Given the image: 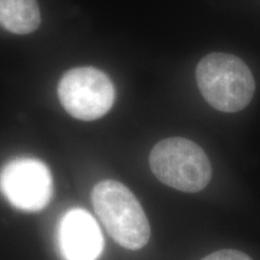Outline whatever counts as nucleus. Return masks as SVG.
I'll list each match as a JSON object with an SVG mask.
<instances>
[{
    "label": "nucleus",
    "mask_w": 260,
    "mask_h": 260,
    "mask_svg": "<svg viewBox=\"0 0 260 260\" xmlns=\"http://www.w3.org/2000/svg\"><path fill=\"white\" fill-rule=\"evenodd\" d=\"M93 207L109 235L130 251L144 248L151 226L141 204L128 187L113 180L99 182L92 191Z\"/></svg>",
    "instance_id": "nucleus-1"
},
{
    "label": "nucleus",
    "mask_w": 260,
    "mask_h": 260,
    "mask_svg": "<svg viewBox=\"0 0 260 260\" xmlns=\"http://www.w3.org/2000/svg\"><path fill=\"white\" fill-rule=\"evenodd\" d=\"M197 82L211 106L229 113L245 109L255 90L249 68L240 58L226 53L204 57L197 67Z\"/></svg>",
    "instance_id": "nucleus-2"
},
{
    "label": "nucleus",
    "mask_w": 260,
    "mask_h": 260,
    "mask_svg": "<svg viewBox=\"0 0 260 260\" xmlns=\"http://www.w3.org/2000/svg\"><path fill=\"white\" fill-rule=\"evenodd\" d=\"M149 165L161 183L186 193L203 190L212 176L204 149L183 138L159 141L149 154Z\"/></svg>",
    "instance_id": "nucleus-3"
},
{
    "label": "nucleus",
    "mask_w": 260,
    "mask_h": 260,
    "mask_svg": "<svg viewBox=\"0 0 260 260\" xmlns=\"http://www.w3.org/2000/svg\"><path fill=\"white\" fill-rule=\"evenodd\" d=\"M57 90L65 111L80 121L102 118L115 103L112 81L95 68L81 67L67 71Z\"/></svg>",
    "instance_id": "nucleus-4"
},
{
    "label": "nucleus",
    "mask_w": 260,
    "mask_h": 260,
    "mask_svg": "<svg viewBox=\"0 0 260 260\" xmlns=\"http://www.w3.org/2000/svg\"><path fill=\"white\" fill-rule=\"evenodd\" d=\"M0 191L16 209L40 212L53 198V177L40 159L18 157L0 169Z\"/></svg>",
    "instance_id": "nucleus-5"
},
{
    "label": "nucleus",
    "mask_w": 260,
    "mask_h": 260,
    "mask_svg": "<svg viewBox=\"0 0 260 260\" xmlns=\"http://www.w3.org/2000/svg\"><path fill=\"white\" fill-rule=\"evenodd\" d=\"M58 246L64 260H96L104 249L99 224L88 211L69 210L58 226Z\"/></svg>",
    "instance_id": "nucleus-6"
},
{
    "label": "nucleus",
    "mask_w": 260,
    "mask_h": 260,
    "mask_svg": "<svg viewBox=\"0 0 260 260\" xmlns=\"http://www.w3.org/2000/svg\"><path fill=\"white\" fill-rule=\"evenodd\" d=\"M41 23L37 0H0V27L18 35L30 34Z\"/></svg>",
    "instance_id": "nucleus-7"
},
{
    "label": "nucleus",
    "mask_w": 260,
    "mask_h": 260,
    "mask_svg": "<svg viewBox=\"0 0 260 260\" xmlns=\"http://www.w3.org/2000/svg\"><path fill=\"white\" fill-rule=\"evenodd\" d=\"M201 260H252V258L235 249H222V251L211 253Z\"/></svg>",
    "instance_id": "nucleus-8"
}]
</instances>
